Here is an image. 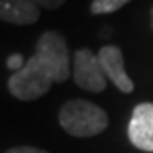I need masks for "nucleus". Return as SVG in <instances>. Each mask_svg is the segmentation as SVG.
Listing matches in <instances>:
<instances>
[{
	"mask_svg": "<svg viewBox=\"0 0 153 153\" xmlns=\"http://www.w3.org/2000/svg\"><path fill=\"white\" fill-rule=\"evenodd\" d=\"M70 76V51L65 38L56 31L39 36L34 55L9 78V90L19 100H36L48 94L53 83H63Z\"/></svg>",
	"mask_w": 153,
	"mask_h": 153,
	"instance_id": "nucleus-1",
	"label": "nucleus"
},
{
	"mask_svg": "<svg viewBox=\"0 0 153 153\" xmlns=\"http://www.w3.org/2000/svg\"><path fill=\"white\" fill-rule=\"evenodd\" d=\"M61 128L76 138H88L102 133L109 124V117L102 107L83 99H73L61 105L58 114Z\"/></svg>",
	"mask_w": 153,
	"mask_h": 153,
	"instance_id": "nucleus-2",
	"label": "nucleus"
},
{
	"mask_svg": "<svg viewBox=\"0 0 153 153\" xmlns=\"http://www.w3.org/2000/svg\"><path fill=\"white\" fill-rule=\"evenodd\" d=\"M73 80L80 88L99 94L107 87L105 76L99 55L88 48H80L73 55Z\"/></svg>",
	"mask_w": 153,
	"mask_h": 153,
	"instance_id": "nucleus-3",
	"label": "nucleus"
},
{
	"mask_svg": "<svg viewBox=\"0 0 153 153\" xmlns=\"http://www.w3.org/2000/svg\"><path fill=\"white\" fill-rule=\"evenodd\" d=\"M129 141L143 152H153V104L143 102L133 111L128 126Z\"/></svg>",
	"mask_w": 153,
	"mask_h": 153,
	"instance_id": "nucleus-4",
	"label": "nucleus"
},
{
	"mask_svg": "<svg viewBox=\"0 0 153 153\" xmlns=\"http://www.w3.org/2000/svg\"><path fill=\"white\" fill-rule=\"evenodd\" d=\"M97 55H99V60H100V65H102V70H104L107 80H111L121 92L124 94L133 92L134 83H133V80L129 78V75L124 70L123 51L117 46L107 44V46H102L99 49Z\"/></svg>",
	"mask_w": 153,
	"mask_h": 153,
	"instance_id": "nucleus-5",
	"label": "nucleus"
},
{
	"mask_svg": "<svg viewBox=\"0 0 153 153\" xmlns=\"http://www.w3.org/2000/svg\"><path fill=\"white\" fill-rule=\"evenodd\" d=\"M41 7L33 0H0V19L16 26H29L39 19Z\"/></svg>",
	"mask_w": 153,
	"mask_h": 153,
	"instance_id": "nucleus-6",
	"label": "nucleus"
},
{
	"mask_svg": "<svg viewBox=\"0 0 153 153\" xmlns=\"http://www.w3.org/2000/svg\"><path fill=\"white\" fill-rule=\"evenodd\" d=\"M131 0H92L90 4V12L94 16H100V14H112V12L119 10L121 7L129 4Z\"/></svg>",
	"mask_w": 153,
	"mask_h": 153,
	"instance_id": "nucleus-7",
	"label": "nucleus"
},
{
	"mask_svg": "<svg viewBox=\"0 0 153 153\" xmlns=\"http://www.w3.org/2000/svg\"><path fill=\"white\" fill-rule=\"evenodd\" d=\"M34 4H38L41 9H48V10H55L58 7H61L66 0H33Z\"/></svg>",
	"mask_w": 153,
	"mask_h": 153,
	"instance_id": "nucleus-8",
	"label": "nucleus"
},
{
	"mask_svg": "<svg viewBox=\"0 0 153 153\" xmlns=\"http://www.w3.org/2000/svg\"><path fill=\"white\" fill-rule=\"evenodd\" d=\"M24 65H26V63H24L21 55H12V56H9V60H7V68H10V70L19 71Z\"/></svg>",
	"mask_w": 153,
	"mask_h": 153,
	"instance_id": "nucleus-9",
	"label": "nucleus"
},
{
	"mask_svg": "<svg viewBox=\"0 0 153 153\" xmlns=\"http://www.w3.org/2000/svg\"><path fill=\"white\" fill-rule=\"evenodd\" d=\"M5 153H48V152L39 150V148H34V146H16V148L7 150Z\"/></svg>",
	"mask_w": 153,
	"mask_h": 153,
	"instance_id": "nucleus-10",
	"label": "nucleus"
},
{
	"mask_svg": "<svg viewBox=\"0 0 153 153\" xmlns=\"http://www.w3.org/2000/svg\"><path fill=\"white\" fill-rule=\"evenodd\" d=\"M152 29H153V7H152Z\"/></svg>",
	"mask_w": 153,
	"mask_h": 153,
	"instance_id": "nucleus-11",
	"label": "nucleus"
}]
</instances>
